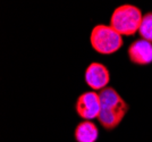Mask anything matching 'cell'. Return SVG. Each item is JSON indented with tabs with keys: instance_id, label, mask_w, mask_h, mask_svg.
<instances>
[{
	"instance_id": "1",
	"label": "cell",
	"mask_w": 152,
	"mask_h": 142,
	"mask_svg": "<svg viewBox=\"0 0 152 142\" xmlns=\"http://www.w3.org/2000/svg\"><path fill=\"white\" fill-rule=\"evenodd\" d=\"M99 96L101 100V111L98 121L104 130L111 131L125 118L128 111V105L111 86H107L99 91Z\"/></svg>"
},
{
	"instance_id": "2",
	"label": "cell",
	"mask_w": 152,
	"mask_h": 142,
	"mask_svg": "<svg viewBox=\"0 0 152 142\" xmlns=\"http://www.w3.org/2000/svg\"><path fill=\"white\" fill-rule=\"evenodd\" d=\"M142 20L143 14L139 7L126 4L114 10L110 17V26L121 35L131 37L139 32Z\"/></svg>"
},
{
	"instance_id": "3",
	"label": "cell",
	"mask_w": 152,
	"mask_h": 142,
	"mask_svg": "<svg viewBox=\"0 0 152 142\" xmlns=\"http://www.w3.org/2000/svg\"><path fill=\"white\" fill-rule=\"evenodd\" d=\"M92 48L101 55H113L123 47V35L110 25L99 24L93 27L90 35Z\"/></svg>"
},
{
	"instance_id": "8",
	"label": "cell",
	"mask_w": 152,
	"mask_h": 142,
	"mask_svg": "<svg viewBox=\"0 0 152 142\" xmlns=\"http://www.w3.org/2000/svg\"><path fill=\"white\" fill-rule=\"evenodd\" d=\"M139 33L142 39L152 42V13H146L145 15H143Z\"/></svg>"
},
{
	"instance_id": "6",
	"label": "cell",
	"mask_w": 152,
	"mask_h": 142,
	"mask_svg": "<svg viewBox=\"0 0 152 142\" xmlns=\"http://www.w3.org/2000/svg\"><path fill=\"white\" fill-rule=\"evenodd\" d=\"M128 57L133 64L144 66L152 63V42L144 39L134 41L128 48Z\"/></svg>"
},
{
	"instance_id": "5",
	"label": "cell",
	"mask_w": 152,
	"mask_h": 142,
	"mask_svg": "<svg viewBox=\"0 0 152 142\" xmlns=\"http://www.w3.org/2000/svg\"><path fill=\"white\" fill-rule=\"evenodd\" d=\"M85 83L93 91H101L107 88L110 81V74L108 68L101 63H91L85 71Z\"/></svg>"
},
{
	"instance_id": "7",
	"label": "cell",
	"mask_w": 152,
	"mask_h": 142,
	"mask_svg": "<svg viewBox=\"0 0 152 142\" xmlns=\"http://www.w3.org/2000/svg\"><path fill=\"white\" fill-rule=\"evenodd\" d=\"M76 142H96L99 139V129L92 121L78 123L74 132Z\"/></svg>"
},
{
	"instance_id": "4",
	"label": "cell",
	"mask_w": 152,
	"mask_h": 142,
	"mask_svg": "<svg viewBox=\"0 0 152 142\" xmlns=\"http://www.w3.org/2000/svg\"><path fill=\"white\" fill-rule=\"evenodd\" d=\"M77 115L84 121H92L98 118L101 111V100L99 93L95 91H88L77 98L75 105Z\"/></svg>"
}]
</instances>
